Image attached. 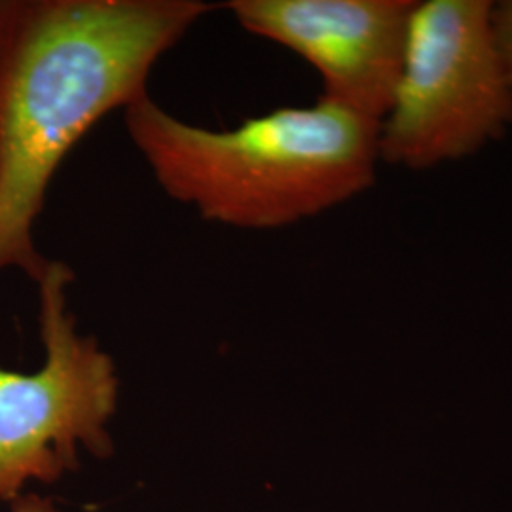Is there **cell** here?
<instances>
[{
  "mask_svg": "<svg viewBox=\"0 0 512 512\" xmlns=\"http://www.w3.org/2000/svg\"><path fill=\"white\" fill-rule=\"evenodd\" d=\"M219 4L0 0V272L35 283V224L65 158L105 116L147 95L160 57Z\"/></svg>",
  "mask_w": 512,
  "mask_h": 512,
  "instance_id": "1",
  "label": "cell"
},
{
  "mask_svg": "<svg viewBox=\"0 0 512 512\" xmlns=\"http://www.w3.org/2000/svg\"><path fill=\"white\" fill-rule=\"evenodd\" d=\"M10 512H61L55 507L54 501L48 497L35 494V492H23L10 503Z\"/></svg>",
  "mask_w": 512,
  "mask_h": 512,
  "instance_id": "7",
  "label": "cell"
},
{
  "mask_svg": "<svg viewBox=\"0 0 512 512\" xmlns=\"http://www.w3.org/2000/svg\"><path fill=\"white\" fill-rule=\"evenodd\" d=\"M239 25L308 61L323 99L382 122L395 90L412 0H232Z\"/></svg>",
  "mask_w": 512,
  "mask_h": 512,
  "instance_id": "5",
  "label": "cell"
},
{
  "mask_svg": "<svg viewBox=\"0 0 512 512\" xmlns=\"http://www.w3.org/2000/svg\"><path fill=\"white\" fill-rule=\"evenodd\" d=\"M71 266L48 260L38 277L44 363L35 372L0 366V503L29 482L54 484L78 467V448L107 458L109 421L120 382L116 365L92 336L76 329L69 306Z\"/></svg>",
  "mask_w": 512,
  "mask_h": 512,
  "instance_id": "4",
  "label": "cell"
},
{
  "mask_svg": "<svg viewBox=\"0 0 512 512\" xmlns=\"http://www.w3.org/2000/svg\"><path fill=\"white\" fill-rule=\"evenodd\" d=\"M124 124L165 194L203 220L274 230L321 215L365 192L380 160V124L319 97L232 129L188 124L150 93Z\"/></svg>",
  "mask_w": 512,
  "mask_h": 512,
  "instance_id": "2",
  "label": "cell"
},
{
  "mask_svg": "<svg viewBox=\"0 0 512 512\" xmlns=\"http://www.w3.org/2000/svg\"><path fill=\"white\" fill-rule=\"evenodd\" d=\"M494 29L512 80V0L494 4Z\"/></svg>",
  "mask_w": 512,
  "mask_h": 512,
  "instance_id": "6",
  "label": "cell"
},
{
  "mask_svg": "<svg viewBox=\"0 0 512 512\" xmlns=\"http://www.w3.org/2000/svg\"><path fill=\"white\" fill-rule=\"evenodd\" d=\"M512 124V80L494 2H414L403 63L380 122V160L408 169L467 158Z\"/></svg>",
  "mask_w": 512,
  "mask_h": 512,
  "instance_id": "3",
  "label": "cell"
}]
</instances>
